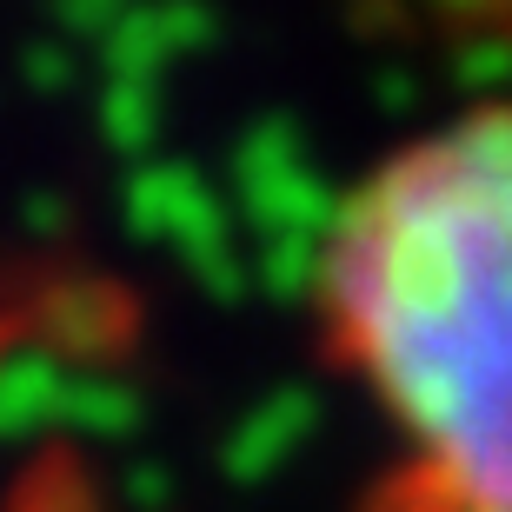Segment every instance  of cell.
<instances>
[{
    "mask_svg": "<svg viewBox=\"0 0 512 512\" xmlns=\"http://www.w3.org/2000/svg\"><path fill=\"white\" fill-rule=\"evenodd\" d=\"M313 313L386 439V506L512 512V94L353 180L320 233Z\"/></svg>",
    "mask_w": 512,
    "mask_h": 512,
    "instance_id": "6da1fadb",
    "label": "cell"
},
{
    "mask_svg": "<svg viewBox=\"0 0 512 512\" xmlns=\"http://www.w3.org/2000/svg\"><path fill=\"white\" fill-rule=\"evenodd\" d=\"M446 14L473 20V27H486V34H506L512 40V0H439Z\"/></svg>",
    "mask_w": 512,
    "mask_h": 512,
    "instance_id": "7a4b0ae2",
    "label": "cell"
}]
</instances>
